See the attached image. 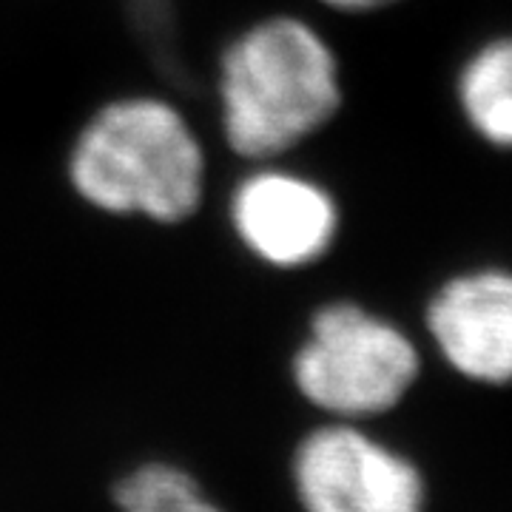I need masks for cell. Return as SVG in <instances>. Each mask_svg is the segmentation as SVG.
I'll list each match as a JSON object with an SVG mask.
<instances>
[{
  "label": "cell",
  "instance_id": "3957f363",
  "mask_svg": "<svg viewBox=\"0 0 512 512\" xmlns=\"http://www.w3.org/2000/svg\"><path fill=\"white\" fill-rule=\"evenodd\" d=\"M302 396L333 416H373L402 402L421 373L416 342L356 302L316 311L293 362Z\"/></svg>",
  "mask_w": 512,
  "mask_h": 512
},
{
  "label": "cell",
  "instance_id": "6da1fadb",
  "mask_svg": "<svg viewBox=\"0 0 512 512\" xmlns=\"http://www.w3.org/2000/svg\"><path fill=\"white\" fill-rule=\"evenodd\" d=\"M225 134L242 157L288 151L342 106L339 60L325 37L296 18L254 26L222 60Z\"/></svg>",
  "mask_w": 512,
  "mask_h": 512
},
{
  "label": "cell",
  "instance_id": "8992f818",
  "mask_svg": "<svg viewBox=\"0 0 512 512\" xmlns=\"http://www.w3.org/2000/svg\"><path fill=\"white\" fill-rule=\"evenodd\" d=\"M234 222L259 259L279 268H302L328 254L339 234V208L322 185L262 171L237 191Z\"/></svg>",
  "mask_w": 512,
  "mask_h": 512
},
{
  "label": "cell",
  "instance_id": "7a4b0ae2",
  "mask_svg": "<svg viewBox=\"0 0 512 512\" xmlns=\"http://www.w3.org/2000/svg\"><path fill=\"white\" fill-rule=\"evenodd\" d=\"M202 171L197 137L180 111L160 100H126L100 111L72 157L74 188L92 205L160 222L194 214Z\"/></svg>",
  "mask_w": 512,
  "mask_h": 512
},
{
  "label": "cell",
  "instance_id": "ba28073f",
  "mask_svg": "<svg viewBox=\"0 0 512 512\" xmlns=\"http://www.w3.org/2000/svg\"><path fill=\"white\" fill-rule=\"evenodd\" d=\"M123 512H220L177 467L148 464L114 490Z\"/></svg>",
  "mask_w": 512,
  "mask_h": 512
},
{
  "label": "cell",
  "instance_id": "5b68a950",
  "mask_svg": "<svg viewBox=\"0 0 512 512\" xmlns=\"http://www.w3.org/2000/svg\"><path fill=\"white\" fill-rule=\"evenodd\" d=\"M441 359L478 384H512V268L476 265L447 276L424 308Z\"/></svg>",
  "mask_w": 512,
  "mask_h": 512
},
{
  "label": "cell",
  "instance_id": "9c48e42d",
  "mask_svg": "<svg viewBox=\"0 0 512 512\" xmlns=\"http://www.w3.org/2000/svg\"><path fill=\"white\" fill-rule=\"evenodd\" d=\"M330 9H339V12H376V9H384V6H393L399 0H319Z\"/></svg>",
  "mask_w": 512,
  "mask_h": 512
},
{
  "label": "cell",
  "instance_id": "52a82bcc",
  "mask_svg": "<svg viewBox=\"0 0 512 512\" xmlns=\"http://www.w3.org/2000/svg\"><path fill=\"white\" fill-rule=\"evenodd\" d=\"M456 106L484 146L512 151V32L467 55L456 74Z\"/></svg>",
  "mask_w": 512,
  "mask_h": 512
},
{
  "label": "cell",
  "instance_id": "277c9868",
  "mask_svg": "<svg viewBox=\"0 0 512 512\" xmlns=\"http://www.w3.org/2000/svg\"><path fill=\"white\" fill-rule=\"evenodd\" d=\"M296 490L308 512H421L424 481L413 461L356 427L333 424L296 450Z\"/></svg>",
  "mask_w": 512,
  "mask_h": 512
}]
</instances>
